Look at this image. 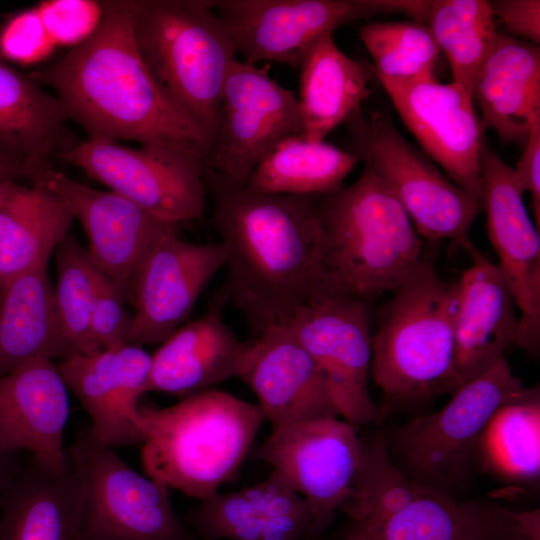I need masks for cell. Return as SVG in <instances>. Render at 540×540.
<instances>
[{
  "label": "cell",
  "instance_id": "f546056e",
  "mask_svg": "<svg viewBox=\"0 0 540 540\" xmlns=\"http://www.w3.org/2000/svg\"><path fill=\"white\" fill-rule=\"evenodd\" d=\"M298 71L301 136L311 142L323 141L357 112L371 92L374 74L369 65L340 50L332 32L311 45Z\"/></svg>",
  "mask_w": 540,
  "mask_h": 540
},
{
  "label": "cell",
  "instance_id": "ee69618b",
  "mask_svg": "<svg viewBox=\"0 0 540 540\" xmlns=\"http://www.w3.org/2000/svg\"><path fill=\"white\" fill-rule=\"evenodd\" d=\"M518 520L527 540H540L539 509L518 511Z\"/></svg>",
  "mask_w": 540,
  "mask_h": 540
},
{
  "label": "cell",
  "instance_id": "f6af8a7d",
  "mask_svg": "<svg viewBox=\"0 0 540 540\" xmlns=\"http://www.w3.org/2000/svg\"><path fill=\"white\" fill-rule=\"evenodd\" d=\"M337 540H375V539L369 538V537L357 536V535H343L341 538Z\"/></svg>",
  "mask_w": 540,
  "mask_h": 540
},
{
  "label": "cell",
  "instance_id": "e0dca14e",
  "mask_svg": "<svg viewBox=\"0 0 540 540\" xmlns=\"http://www.w3.org/2000/svg\"><path fill=\"white\" fill-rule=\"evenodd\" d=\"M381 84L423 150L455 185L481 205L484 131L473 99L455 82L440 83L435 78Z\"/></svg>",
  "mask_w": 540,
  "mask_h": 540
},
{
  "label": "cell",
  "instance_id": "3957f363",
  "mask_svg": "<svg viewBox=\"0 0 540 540\" xmlns=\"http://www.w3.org/2000/svg\"><path fill=\"white\" fill-rule=\"evenodd\" d=\"M314 200L321 227L314 295L367 302L396 291L419 268L425 256L420 235L394 194L368 167L353 184Z\"/></svg>",
  "mask_w": 540,
  "mask_h": 540
},
{
  "label": "cell",
  "instance_id": "9a60e30c",
  "mask_svg": "<svg viewBox=\"0 0 540 540\" xmlns=\"http://www.w3.org/2000/svg\"><path fill=\"white\" fill-rule=\"evenodd\" d=\"M220 242L196 243L165 233L141 264L128 294L134 308L126 343L156 345L185 323L199 296L224 267Z\"/></svg>",
  "mask_w": 540,
  "mask_h": 540
},
{
  "label": "cell",
  "instance_id": "4fadbf2b",
  "mask_svg": "<svg viewBox=\"0 0 540 540\" xmlns=\"http://www.w3.org/2000/svg\"><path fill=\"white\" fill-rule=\"evenodd\" d=\"M362 151L365 166L387 185L421 237L464 248L471 243L481 205L409 143L385 113L371 114Z\"/></svg>",
  "mask_w": 540,
  "mask_h": 540
},
{
  "label": "cell",
  "instance_id": "ab89813d",
  "mask_svg": "<svg viewBox=\"0 0 540 540\" xmlns=\"http://www.w3.org/2000/svg\"><path fill=\"white\" fill-rule=\"evenodd\" d=\"M489 3L495 21L504 26L506 34L535 45L539 44V0H497Z\"/></svg>",
  "mask_w": 540,
  "mask_h": 540
},
{
  "label": "cell",
  "instance_id": "7bdbcfd3",
  "mask_svg": "<svg viewBox=\"0 0 540 540\" xmlns=\"http://www.w3.org/2000/svg\"><path fill=\"white\" fill-rule=\"evenodd\" d=\"M31 178L32 174L28 169L0 154V182L27 181L29 183Z\"/></svg>",
  "mask_w": 540,
  "mask_h": 540
},
{
  "label": "cell",
  "instance_id": "ba28073f",
  "mask_svg": "<svg viewBox=\"0 0 540 540\" xmlns=\"http://www.w3.org/2000/svg\"><path fill=\"white\" fill-rule=\"evenodd\" d=\"M67 450L83 489L86 540H199L176 514L167 485L131 468L88 427Z\"/></svg>",
  "mask_w": 540,
  "mask_h": 540
},
{
  "label": "cell",
  "instance_id": "1f68e13d",
  "mask_svg": "<svg viewBox=\"0 0 540 540\" xmlns=\"http://www.w3.org/2000/svg\"><path fill=\"white\" fill-rule=\"evenodd\" d=\"M361 160L324 141L290 135L269 149L246 186L261 193L320 196L343 187L344 179Z\"/></svg>",
  "mask_w": 540,
  "mask_h": 540
},
{
  "label": "cell",
  "instance_id": "d6986e66",
  "mask_svg": "<svg viewBox=\"0 0 540 540\" xmlns=\"http://www.w3.org/2000/svg\"><path fill=\"white\" fill-rule=\"evenodd\" d=\"M151 355L142 345L124 343L91 354H72L58 365L68 388L90 419L89 432L115 449L141 446L136 423L139 400L149 392Z\"/></svg>",
  "mask_w": 540,
  "mask_h": 540
},
{
  "label": "cell",
  "instance_id": "7402d4cb",
  "mask_svg": "<svg viewBox=\"0 0 540 540\" xmlns=\"http://www.w3.org/2000/svg\"><path fill=\"white\" fill-rule=\"evenodd\" d=\"M343 535L375 540H527L518 510L488 498H457L414 482L395 512L374 523H349Z\"/></svg>",
  "mask_w": 540,
  "mask_h": 540
},
{
  "label": "cell",
  "instance_id": "f1b7e54d",
  "mask_svg": "<svg viewBox=\"0 0 540 540\" xmlns=\"http://www.w3.org/2000/svg\"><path fill=\"white\" fill-rule=\"evenodd\" d=\"M74 214L41 182H0V289L25 272L47 268Z\"/></svg>",
  "mask_w": 540,
  "mask_h": 540
},
{
  "label": "cell",
  "instance_id": "5b68a950",
  "mask_svg": "<svg viewBox=\"0 0 540 540\" xmlns=\"http://www.w3.org/2000/svg\"><path fill=\"white\" fill-rule=\"evenodd\" d=\"M372 336L370 373L385 404L376 423L394 409L411 407L456 388L454 316L457 281L443 280L431 257L393 292Z\"/></svg>",
  "mask_w": 540,
  "mask_h": 540
},
{
  "label": "cell",
  "instance_id": "e575fe53",
  "mask_svg": "<svg viewBox=\"0 0 540 540\" xmlns=\"http://www.w3.org/2000/svg\"><path fill=\"white\" fill-rule=\"evenodd\" d=\"M359 38L373 59L380 82L435 78L440 50L426 24L415 20L371 22L360 27Z\"/></svg>",
  "mask_w": 540,
  "mask_h": 540
},
{
  "label": "cell",
  "instance_id": "d590c367",
  "mask_svg": "<svg viewBox=\"0 0 540 540\" xmlns=\"http://www.w3.org/2000/svg\"><path fill=\"white\" fill-rule=\"evenodd\" d=\"M55 303L65 339L73 354L100 351L91 333V315L102 273L71 234L55 250Z\"/></svg>",
  "mask_w": 540,
  "mask_h": 540
},
{
  "label": "cell",
  "instance_id": "ac0fdd59",
  "mask_svg": "<svg viewBox=\"0 0 540 540\" xmlns=\"http://www.w3.org/2000/svg\"><path fill=\"white\" fill-rule=\"evenodd\" d=\"M33 182L43 183L67 202L86 233L91 261L127 298L153 245L165 233L179 227L113 191L78 183L52 166L42 170L30 183Z\"/></svg>",
  "mask_w": 540,
  "mask_h": 540
},
{
  "label": "cell",
  "instance_id": "52a82bcc",
  "mask_svg": "<svg viewBox=\"0 0 540 540\" xmlns=\"http://www.w3.org/2000/svg\"><path fill=\"white\" fill-rule=\"evenodd\" d=\"M533 389L523 386L503 357L457 388L438 411L383 429L388 454L410 481L462 498L480 473V440L488 421Z\"/></svg>",
  "mask_w": 540,
  "mask_h": 540
},
{
  "label": "cell",
  "instance_id": "7a4b0ae2",
  "mask_svg": "<svg viewBox=\"0 0 540 540\" xmlns=\"http://www.w3.org/2000/svg\"><path fill=\"white\" fill-rule=\"evenodd\" d=\"M205 182L226 253L225 298L255 334L286 325L317 288L321 227L314 197L257 192L208 167Z\"/></svg>",
  "mask_w": 540,
  "mask_h": 540
},
{
  "label": "cell",
  "instance_id": "b9f144b4",
  "mask_svg": "<svg viewBox=\"0 0 540 540\" xmlns=\"http://www.w3.org/2000/svg\"><path fill=\"white\" fill-rule=\"evenodd\" d=\"M16 455L17 453L0 450V500L21 468Z\"/></svg>",
  "mask_w": 540,
  "mask_h": 540
},
{
  "label": "cell",
  "instance_id": "6da1fadb",
  "mask_svg": "<svg viewBox=\"0 0 540 540\" xmlns=\"http://www.w3.org/2000/svg\"><path fill=\"white\" fill-rule=\"evenodd\" d=\"M105 6L88 39L29 74L54 91L68 121L88 139L175 149L208 166L211 138L152 76L137 49L125 0Z\"/></svg>",
  "mask_w": 540,
  "mask_h": 540
},
{
  "label": "cell",
  "instance_id": "d6a6232c",
  "mask_svg": "<svg viewBox=\"0 0 540 540\" xmlns=\"http://www.w3.org/2000/svg\"><path fill=\"white\" fill-rule=\"evenodd\" d=\"M479 471L502 482L535 486L540 477V392L501 406L485 426Z\"/></svg>",
  "mask_w": 540,
  "mask_h": 540
},
{
  "label": "cell",
  "instance_id": "74e56055",
  "mask_svg": "<svg viewBox=\"0 0 540 540\" xmlns=\"http://www.w3.org/2000/svg\"><path fill=\"white\" fill-rule=\"evenodd\" d=\"M55 49L35 6L7 15L0 24V57L10 64L35 65Z\"/></svg>",
  "mask_w": 540,
  "mask_h": 540
},
{
  "label": "cell",
  "instance_id": "4316f807",
  "mask_svg": "<svg viewBox=\"0 0 540 540\" xmlns=\"http://www.w3.org/2000/svg\"><path fill=\"white\" fill-rule=\"evenodd\" d=\"M67 121L55 95L0 57V154L28 169L30 182L77 141Z\"/></svg>",
  "mask_w": 540,
  "mask_h": 540
},
{
  "label": "cell",
  "instance_id": "ffe728a7",
  "mask_svg": "<svg viewBox=\"0 0 540 540\" xmlns=\"http://www.w3.org/2000/svg\"><path fill=\"white\" fill-rule=\"evenodd\" d=\"M238 378L272 427L339 415L321 371L287 325L268 327L248 341Z\"/></svg>",
  "mask_w": 540,
  "mask_h": 540
},
{
  "label": "cell",
  "instance_id": "2e32d148",
  "mask_svg": "<svg viewBox=\"0 0 540 540\" xmlns=\"http://www.w3.org/2000/svg\"><path fill=\"white\" fill-rule=\"evenodd\" d=\"M482 210L497 264L519 310L516 346L536 355L540 345V235L514 169L485 146L480 154Z\"/></svg>",
  "mask_w": 540,
  "mask_h": 540
},
{
  "label": "cell",
  "instance_id": "d4e9b609",
  "mask_svg": "<svg viewBox=\"0 0 540 540\" xmlns=\"http://www.w3.org/2000/svg\"><path fill=\"white\" fill-rule=\"evenodd\" d=\"M248 341L227 325L220 305L181 325L151 355L149 392L182 398L238 377Z\"/></svg>",
  "mask_w": 540,
  "mask_h": 540
},
{
  "label": "cell",
  "instance_id": "44dd1931",
  "mask_svg": "<svg viewBox=\"0 0 540 540\" xmlns=\"http://www.w3.org/2000/svg\"><path fill=\"white\" fill-rule=\"evenodd\" d=\"M69 411L68 388L52 359H35L0 376V450H26L45 467L64 470Z\"/></svg>",
  "mask_w": 540,
  "mask_h": 540
},
{
  "label": "cell",
  "instance_id": "8d00e7d4",
  "mask_svg": "<svg viewBox=\"0 0 540 540\" xmlns=\"http://www.w3.org/2000/svg\"><path fill=\"white\" fill-rule=\"evenodd\" d=\"M34 6L55 47L69 49L95 32L106 8L105 1L94 0H45Z\"/></svg>",
  "mask_w": 540,
  "mask_h": 540
},
{
  "label": "cell",
  "instance_id": "9c48e42d",
  "mask_svg": "<svg viewBox=\"0 0 540 540\" xmlns=\"http://www.w3.org/2000/svg\"><path fill=\"white\" fill-rule=\"evenodd\" d=\"M425 7L423 0H215L242 61L281 63L295 70L324 34L385 13L420 21Z\"/></svg>",
  "mask_w": 540,
  "mask_h": 540
},
{
  "label": "cell",
  "instance_id": "f35d334b",
  "mask_svg": "<svg viewBox=\"0 0 540 540\" xmlns=\"http://www.w3.org/2000/svg\"><path fill=\"white\" fill-rule=\"evenodd\" d=\"M127 302L124 291L102 274L91 315V333L101 350L126 343L132 317Z\"/></svg>",
  "mask_w": 540,
  "mask_h": 540
},
{
  "label": "cell",
  "instance_id": "5bb4252c",
  "mask_svg": "<svg viewBox=\"0 0 540 540\" xmlns=\"http://www.w3.org/2000/svg\"><path fill=\"white\" fill-rule=\"evenodd\" d=\"M321 371L339 415L358 427L376 422L368 377L372 359L367 303L312 296L286 324Z\"/></svg>",
  "mask_w": 540,
  "mask_h": 540
},
{
  "label": "cell",
  "instance_id": "484cf974",
  "mask_svg": "<svg viewBox=\"0 0 540 540\" xmlns=\"http://www.w3.org/2000/svg\"><path fill=\"white\" fill-rule=\"evenodd\" d=\"M0 540H86L79 475L69 456L53 471L32 456L0 500Z\"/></svg>",
  "mask_w": 540,
  "mask_h": 540
},
{
  "label": "cell",
  "instance_id": "277c9868",
  "mask_svg": "<svg viewBox=\"0 0 540 540\" xmlns=\"http://www.w3.org/2000/svg\"><path fill=\"white\" fill-rule=\"evenodd\" d=\"M265 420L258 404L215 389L165 408L139 405L145 473L205 500L237 475Z\"/></svg>",
  "mask_w": 540,
  "mask_h": 540
},
{
  "label": "cell",
  "instance_id": "603a6c76",
  "mask_svg": "<svg viewBox=\"0 0 540 540\" xmlns=\"http://www.w3.org/2000/svg\"><path fill=\"white\" fill-rule=\"evenodd\" d=\"M472 263L457 280L454 316L456 388L480 375L516 346L519 317L497 266L472 243Z\"/></svg>",
  "mask_w": 540,
  "mask_h": 540
},
{
  "label": "cell",
  "instance_id": "8992f818",
  "mask_svg": "<svg viewBox=\"0 0 540 540\" xmlns=\"http://www.w3.org/2000/svg\"><path fill=\"white\" fill-rule=\"evenodd\" d=\"M137 49L161 89L212 139L236 49L215 0H125Z\"/></svg>",
  "mask_w": 540,
  "mask_h": 540
},
{
  "label": "cell",
  "instance_id": "60d3db41",
  "mask_svg": "<svg viewBox=\"0 0 540 540\" xmlns=\"http://www.w3.org/2000/svg\"><path fill=\"white\" fill-rule=\"evenodd\" d=\"M514 169L520 191L531 196L534 223L540 228V119L532 126L522 157Z\"/></svg>",
  "mask_w": 540,
  "mask_h": 540
},
{
  "label": "cell",
  "instance_id": "7c38bea8",
  "mask_svg": "<svg viewBox=\"0 0 540 540\" xmlns=\"http://www.w3.org/2000/svg\"><path fill=\"white\" fill-rule=\"evenodd\" d=\"M297 97L263 66L234 59L222 89L208 168L222 179L246 185L278 141L302 133Z\"/></svg>",
  "mask_w": 540,
  "mask_h": 540
},
{
  "label": "cell",
  "instance_id": "4dcf8cb0",
  "mask_svg": "<svg viewBox=\"0 0 540 540\" xmlns=\"http://www.w3.org/2000/svg\"><path fill=\"white\" fill-rule=\"evenodd\" d=\"M72 354L47 268L18 275L0 289V376L35 359Z\"/></svg>",
  "mask_w": 540,
  "mask_h": 540
},
{
  "label": "cell",
  "instance_id": "836d02e7",
  "mask_svg": "<svg viewBox=\"0 0 540 540\" xmlns=\"http://www.w3.org/2000/svg\"><path fill=\"white\" fill-rule=\"evenodd\" d=\"M451 69L453 82L472 99L499 31L489 1L430 0L424 17Z\"/></svg>",
  "mask_w": 540,
  "mask_h": 540
},
{
  "label": "cell",
  "instance_id": "cb8c5ba5",
  "mask_svg": "<svg viewBox=\"0 0 540 540\" xmlns=\"http://www.w3.org/2000/svg\"><path fill=\"white\" fill-rule=\"evenodd\" d=\"M184 522L199 540H314L310 506L275 470L251 487L200 501Z\"/></svg>",
  "mask_w": 540,
  "mask_h": 540
},
{
  "label": "cell",
  "instance_id": "8fae6325",
  "mask_svg": "<svg viewBox=\"0 0 540 540\" xmlns=\"http://www.w3.org/2000/svg\"><path fill=\"white\" fill-rule=\"evenodd\" d=\"M363 450L357 427L337 417H317L272 427L255 455L308 503L318 540L353 493Z\"/></svg>",
  "mask_w": 540,
  "mask_h": 540
},
{
  "label": "cell",
  "instance_id": "83f0119b",
  "mask_svg": "<svg viewBox=\"0 0 540 540\" xmlns=\"http://www.w3.org/2000/svg\"><path fill=\"white\" fill-rule=\"evenodd\" d=\"M474 100L483 131L492 129L504 143L525 145L540 119L539 46L499 32L476 82Z\"/></svg>",
  "mask_w": 540,
  "mask_h": 540
},
{
  "label": "cell",
  "instance_id": "30bf717a",
  "mask_svg": "<svg viewBox=\"0 0 540 540\" xmlns=\"http://www.w3.org/2000/svg\"><path fill=\"white\" fill-rule=\"evenodd\" d=\"M59 158L163 221L180 225L205 212L208 166L186 152L87 138L76 141Z\"/></svg>",
  "mask_w": 540,
  "mask_h": 540
}]
</instances>
